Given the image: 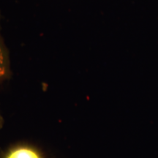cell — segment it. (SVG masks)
Wrapping results in <instances>:
<instances>
[{"instance_id": "6da1fadb", "label": "cell", "mask_w": 158, "mask_h": 158, "mask_svg": "<svg viewBox=\"0 0 158 158\" xmlns=\"http://www.w3.org/2000/svg\"><path fill=\"white\" fill-rule=\"evenodd\" d=\"M0 23H1V15H0ZM10 76L11 67L9 51L2 35L1 24H0V83L8 80Z\"/></svg>"}, {"instance_id": "7a4b0ae2", "label": "cell", "mask_w": 158, "mask_h": 158, "mask_svg": "<svg viewBox=\"0 0 158 158\" xmlns=\"http://www.w3.org/2000/svg\"><path fill=\"white\" fill-rule=\"evenodd\" d=\"M2 158H43L35 148L27 145H19L11 148Z\"/></svg>"}, {"instance_id": "3957f363", "label": "cell", "mask_w": 158, "mask_h": 158, "mask_svg": "<svg viewBox=\"0 0 158 158\" xmlns=\"http://www.w3.org/2000/svg\"><path fill=\"white\" fill-rule=\"evenodd\" d=\"M3 124H4V118H3V116H2L1 112H0V129H2V127H3ZM0 158H2L1 155H0Z\"/></svg>"}]
</instances>
